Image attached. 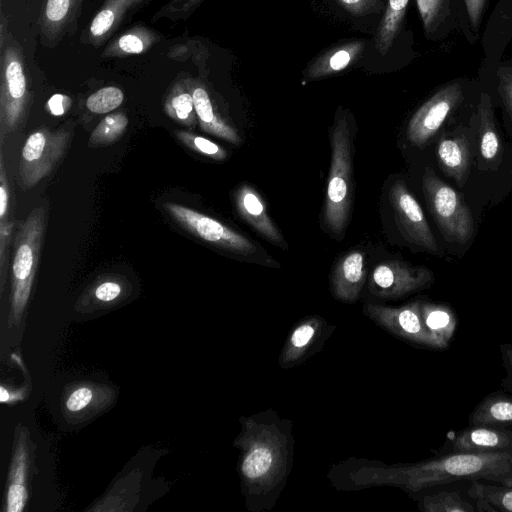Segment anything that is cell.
Segmentation results:
<instances>
[{
  "label": "cell",
  "mask_w": 512,
  "mask_h": 512,
  "mask_svg": "<svg viewBox=\"0 0 512 512\" xmlns=\"http://www.w3.org/2000/svg\"><path fill=\"white\" fill-rule=\"evenodd\" d=\"M358 484H387L417 492L462 480L512 484V449L495 452H451L416 463L365 467Z\"/></svg>",
  "instance_id": "obj_1"
},
{
  "label": "cell",
  "mask_w": 512,
  "mask_h": 512,
  "mask_svg": "<svg viewBox=\"0 0 512 512\" xmlns=\"http://www.w3.org/2000/svg\"><path fill=\"white\" fill-rule=\"evenodd\" d=\"M237 439L240 475L249 497H265L286 479L289 439L279 424L246 418Z\"/></svg>",
  "instance_id": "obj_2"
},
{
  "label": "cell",
  "mask_w": 512,
  "mask_h": 512,
  "mask_svg": "<svg viewBox=\"0 0 512 512\" xmlns=\"http://www.w3.org/2000/svg\"><path fill=\"white\" fill-rule=\"evenodd\" d=\"M331 161L323 206V224L342 237L350 219L353 199V130L345 115L336 117L330 130Z\"/></svg>",
  "instance_id": "obj_3"
},
{
  "label": "cell",
  "mask_w": 512,
  "mask_h": 512,
  "mask_svg": "<svg viewBox=\"0 0 512 512\" xmlns=\"http://www.w3.org/2000/svg\"><path fill=\"white\" fill-rule=\"evenodd\" d=\"M46 227L45 210L35 207L21 223L13 243L10 320L18 324L28 303Z\"/></svg>",
  "instance_id": "obj_4"
},
{
  "label": "cell",
  "mask_w": 512,
  "mask_h": 512,
  "mask_svg": "<svg viewBox=\"0 0 512 512\" xmlns=\"http://www.w3.org/2000/svg\"><path fill=\"white\" fill-rule=\"evenodd\" d=\"M0 148L26 122L32 101L22 47L10 36L0 49Z\"/></svg>",
  "instance_id": "obj_5"
},
{
  "label": "cell",
  "mask_w": 512,
  "mask_h": 512,
  "mask_svg": "<svg viewBox=\"0 0 512 512\" xmlns=\"http://www.w3.org/2000/svg\"><path fill=\"white\" fill-rule=\"evenodd\" d=\"M422 184L428 207L444 238L467 243L474 233V221L466 203L430 167L424 170Z\"/></svg>",
  "instance_id": "obj_6"
},
{
  "label": "cell",
  "mask_w": 512,
  "mask_h": 512,
  "mask_svg": "<svg viewBox=\"0 0 512 512\" xmlns=\"http://www.w3.org/2000/svg\"><path fill=\"white\" fill-rule=\"evenodd\" d=\"M71 135V128L62 126L57 129L41 127L27 137L18 168L22 190L33 188L55 169L67 152Z\"/></svg>",
  "instance_id": "obj_7"
},
{
  "label": "cell",
  "mask_w": 512,
  "mask_h": 512,
  "mask_svg": "<svg viewBox=\"0 0 512 512\" xmlns=\"http://www.w3.org/2000/svg\"><path fill=\"white\" fill-rule=\"evenodd\" d=\"M163 208L180 227L199 239L244 256L257 252L251 240L214 218L173 202H165Z\"/></svg>",
  "instance_id": "obj_8"
},
{
  "label": "cell",
  "mask_w": 512,
  "mask_h": 512,
  "mask_svg": "<svg viewBox=\"0 0 512 512\" xmlns=\"http://www.w3.org/2000/svg\"><path fill=\"white\" fill-rule=\"evenodd\" d=\"M433 272L425 266H412L392 260L375 266L368 281L369 291L380 298L397 299L430 286Z\"/></svg>",
  "instance_id": "obj_9"
},
{
  "label": "cell",
  "mask_w": 512,
  "mask_h": 512,
  "mask_svg": "<svg viewBox=\"0 0 512 512\" xmlns=\"http://www.w3.org/2000/svg\"><path fill=\"white\" fill-rule=\"evenodd\" d=\"M363 312L377 325L396 337L422 347L435 349L434 342L423 322L421 301H413L400 307L366 303Z\"/></svg>",
  "instance_id": "obj_10"
},
{
  "label": "cell",
  "mask_w": 512,
  "mask_h": 512,
  "mask_svg": "<svg viewBox=\"0 0 512 512\" xmlns=\"http://www.w3.org/2000/svg\"><path fill=\"white\" fill-rule=\"evenodd\" d=\"M462 99L461 86L450 83L439 89L412 115L407 126V138L417 147L424 146L440 129Z\"/></svg>",
  "instance_id": "obj_11"
},
{
  "label": "cell",
  "mask_w": 512,
  "mask_h": 512,
  "mask_svg": "<svg viewBox=\"0 0 512 512\" xmlns=\"http://www.w3.org/2000/svg\"><path fill=\"white\" fill-rule=\"evenodd\" d=\"M389 200L398 229L406 241L430 253H436L437 242L422 208L403 181L392 184Z\"/></svg>",
  "instance_id": "obj_12"
},
{
  "label": "cell",
  "mask_w": 512,
  "mask_h": 512,
  "mask_svg": "<svg viewBox=\"0 0 512 512\" xmlns=\"http://www.w3.org/2000/svg\"><path fill=\"white\" fill-rule=\"evenodd\" d=\"M84 0H45L39 15L41 41L48 47L57 45L77 25Z\"/></svg>",
  "instance_id": "obj_13"
},
{
  "label": "cell",
  "mask_w": 512,
  "mask_h": 512,
  "mask_svg": "<svg viewBox=\"0 0 512 512\" xmlns=\"http://www.w3.org/2000/svg\"><path fill=\"white\" fill-rule=\"evenodd\" d=\"M234 200L242 219L274 245L287 248L281 232L269 216L265 201L254 187L242 184L235 192Z\"/></svg>",
  "instance_id": "obj_14"
},
{
  "label": "cell",
  "mask_w": 512,
  "mask_h": 512,
  "mask_svg": "<svg viewBox=\"0 0 512 512\" xmlns=\"http://www.w3.org/2000/svg\"><path fill=\"white\" fill-rule=\"evenodd\" d=\"M366 280L365 255L353 250L335 264L330 278L333 296L344 303L358 300Z\"/></svg>",
  "instance_id": "obj_15"
},
{
  "label": "cell",
  "mask_w": 512,
  "mask_h": 512,
  "mask_svg": "<svg viewBox=\"0 0 512 512\" xmlns=\"http://www.w3.org/2000/svg\"><path fill=\"white\" fill-rule=\"evenodd\" d=\"M451 452H495L512 449V430L469 425L449 439Z\"/></svg>",
  "instance_id": "obj_16"
},
{
  "label": "cell",
  "mask_w": 512,
  "mask_h": 512,
  "mask_svg": "<svg viewBox=\"0 0 512 512\" xmlns=\"http://www.w3.org/2000/svg\"><path fill=\"white\" fill-rule=\"evenodd\" d=\"M190 89L200 128L225 141L240 144L242 141L240 135L217 112L205 85L199 80L190 78Z\"/></svg>",
  "instance_id": "obj_17"
},
{
  "label": "cell",
  "mask_w": 512,
  "mask_h": 512,
  "mask_svg": "<svg viewBox=\"0 0 512 512\" xmlns=\"http://www.w3.org/2000/svg\"><path fill=\"white\" fill-rule=\"evenodd\" d=\"M325 321L319 316L301 320L292 330L279 357L282 368L299 364L316 345L325 328Z\"/></svg>",
  "instance_id": "obj_18"
},
{
  "label": "cell",
  "mask_w": 512,
  "mask_h": 512,
  "mask_svg": "<svg viewBox=\"0 0 512 512\" xmlns=\"http://www.w3.org/2000/svg\"><path fill=\"white\" fill-rule=\"evenodd\" d=\"M437 159L445 175L452 177L462 186L468 177L471 165V151L467 137L459 133L443 136L437 143Z\"/></svg>",
  "instance_id": "obj_19"
},
{
  "label": "cell",
  "mask_w": 512,
  "mask_h": 512,
  "mask_svg": "<svg viewBox=\"0 0 512 512\" xmlns=\"http://www.w3.org/2000/svg\"><path fill=\"white\" fill-rule=\"evenodd\" d=\"M421 314L435 349L447 348L457 328L454 311L446 304L421 301Z\"/></svg>",
  "instance_id": "obj_20"
},
{
  "label": "cell",
  "mask_w": 512,
  "mask_h": 512,
  "mask_svg": "<svg viewBox=\"0 0 512 512\" xmlns=\"http://www.w3.org/2000/svg\"><path fill=\"white\" fill-rule=\"evenodd\" d=\"M364 49L362 41H353L334 47L318 57L308 68L306 76L318 80L338 73L355 62Z\"/></svg>",
  "instance_id": "obj_21"
},
{
  "label": "cell",
  "mask_w": 512,
  "mask_h": 512,
  "mask_svg": "<svg viewBox=\"0 0 512 512\" xmlns=\"http://www.w3.org/2000/svg\"><path fill=\"white\" fill-rule=\"evenodd\" d=\"M25 440V433H22L14 449L6 496V511L8 512H21L28 497L25 484L28 451Z\"/></svg>",
  "instance_id": "obj_22"
},
{
  "label": "cell",
  "mask_w": 512,
  "mask_h": 512,
  "mask_svg": "<svg viewBox=\"0 0 512 512\" xmlns=\"http://www.w3.org/2000/svg\"><path fill=\"white\" fill-rule=\"evenodd\" d=\"M469 425H488L512 430V397L493 392L470 413Z\"/></svg>",
  "instance_id": "obj_23"
},
{
  "label": "cell",
  "mask_w": 512,
  "mask_h": 512,
  "mask_svg": "<svg viewBox=\"0 0 512 512\" xmlns=\"http://www.w3.org/2000/svg\"><path fill=\"white\" fill-rule=\"evenodd\" d=\"M160 39L152 29L137 25L113 39L102 52L104 58H124L149 50Z\"/></svg>",
  "instance_id": "obj_24"
},
{
  "label": "cell",
  "mask_w": 512,
  "mask_h": 512,
  "mask_svg": "<svg viewBox=\"0 0 512 512\" xmlns=\"http://www.w3.org/2000/svg\"><path fill=\"white\" fill-rule=\"evenodd\" d=\"M164 110L176 123L195 128L198 119L190 89V78L180 79L172 84L164 100Z\"/></svg>",
  "instance_id": "obj_25"
},
{
  "label": "cell",
  "mask_w": 512,
  "mask_h": 512,
  "mask_svg": "<svg viewBox=\"0 0 512 512\" xmlns=\"http://www.w3.org/2000/svg\"><path fill=\"white\" fill-rule=\"evenodd\" d=\"M479 112V151L487 163H493L500 155L501 141L496 129L489 95L483 93L478 106Z\"/></svg>",
  "instance_id": "obj_26"
},
{
  "label": "cell",
  "mask_w": 512,
  "mask_h": 512,
  "mask_svg": "<svg viewBox=\"0 0 512 512\" xmlns=\"http://www.w3.org/2000/svg\"><path fill=\"white\" fill-rule=\"evenodd\" d=\"M471 482L467 494L476 500L478 510L512 512V484L493 485L482 483L479 480Z\"/></svg>",
  "instance_id": "obj_27"
},
{
  "label": "cell",
  "mask_w": 512,
  "mask_h": 512,
  "mask_svg": "<svg viewBox=\"0 0 512 512\" xmlns=\"http://www.w3.org/2000/svg\"><path fill=\"white\" fill-rule=\"evenodd\" d=\"M409 0H388V5L376 34V48L385 55L399 34Z\"/></svg>",
  "instance_id": "obj_28"
},
{
  "label": "cell",
  "mask_w": 512,
  "mask_h": 512,
  "mask_svg": "<svg viewBox=\"0 0 512 512\" xmlns=\"http://www.w3.org/2000/svg\"><path fill=\"white\" fill-rule=\"evenodd\" d=\"M124 18L111 5L103 3L93 17L87 32V42L95 47L103 44Z\"/></svg>",
  "instance_id": "obj_29"
},
{
  "label": "cell",
  "mask_w": 512,
  "mask_h": 512,
  "mask_svg": "<svg viewBox=\"0 0 512 512\" xmlns=\"http://www.w3.org/2000/svg\"><path fill=\"white\" fill-rule=\"evenodd\" d=\"M424 512H474L473 505L456 491H439L426 495L419 501Z\"/></svg>",
  "instance_id": "obj_30"
},
{
  "label": "cell",
  "mask_w": 512,
  "mask_h": 512,
  "mask_svg": "<svg viewBox=\"0 0 512 512\" xmlns=\"http://www.w3.org/2000/svg\"><path fill=\"white\" fill-rule=\"evenodd\" d=\"M128 118L122 112L105 116L94 128L89 137L90 146H107L116 142L128 126Z\"/></svg>",
  "instance_id": "obj_31"
},
{
  "label": "cell",
  "mask_w": 512,
  "mask_h": 512,
  "mask_svg": "<svg viewBox=\"0 0 512 512\" xmlns=\"http://www.w3.org/2000/svg\"><path fill=\"white\" fill-rule=\"evenodd\" d=\"M123 100L124 93L119 87L105 86L86 99V108L95 114H105L118 108Z\"/></svg>",
  "instance_id": "obj_32"
},
{
  "label": "cell",
  "mask_w": 512,
  "mask_h": 512,
  "mask_svg": "<svg viewBox=\"0 0 512 512\" xmlns=\"http://www.w3.org/2000/svg\"><path fill=\"white\" fill-rule=\"evenodd\" d=\"M175 136L186 147L206 157L217 161H222L227 158L225 149L205 137L186 130L175 131Z\"/></svg>",
  "instance_id": "obj_33"
},
{
  "label": "cell",
  "mask_w": 512,
  "mask_h": 512,
  "mask_svg": "<svg viewBox=\"0 0 512 512\" xmlns=\"http://www.w3.org/2000/svg\"><path fill=\"white\" fill-rule=\"evenodd\" d=\"M426 34L434 32L447 9L446 0H416Z\"/></svg>",
  "instance_id": "obj_34"
},
{
  "label": "cell",
  "mask_w": 512,
  "mask_h": 512,
  "mask_svg": "<svg viewBox=\"0 0 512 512\" xmlns=\"http://www.w3.org/2000/svg\"><path fill=\"white\" fill-rule=\"evenodd\" d=\"M204 0H169L155 14L153 20L169 19L178 21L187 19Z\"/></svg>",
  "instance_id": "obj_35"
},
{
  "label": "cell",
  "mask_w": 512,
  "mask_h": 512,
  "mask_svg": "<svg viewBox=\"0 0 512 512\" xmlns=\"http://www.w3.org/2000/svg\"><path fill=\"white\" fill-rule=\"evenodd\" d=\"M13 221L7 220L0 222V287L1 293L4 290V285L8 273V248L13 231Z\"/></svg>",
  "instance_id": "obj_36"
},
{
  "label": "cell",
  "mask_w": 512,
  "mask_h": 512,
  "mask_svg": "<svg viewBox=\"0 0 512 512\" xmlns=\"http://www.w3.org/2000/svg\"><path fill=\"white\" fill-rule=\"evenodd\" d=\"M10 188L4 166L3 150H0V222L9 220Z\"/></svg>",
  "instance_id": "obj_37"
},
{
  "label": "cell",
  "mask_w": 512,
  "mask_h": 512,
  "mask_svg": "<svg viewBox=\"0 0 512 512\" xmlns=\"http://www.w3.org/2000/svg\"><path fill=\"white\" fill-rule=\"evenodd\" d=\"M122 291L120 282L114 279H105L94 287L93 294L98 301L112 302L121 295Z\"/></svg>",
  "instance_id": "obj_38"
},
{
  "label": "cell",
  "mask_w": 512,
  "mask_h": 512,
  "mask_svg": "<svg viewBox=\"0 0 512 512\" xmlns=\"http://www.w3.org/2000/svg\"><path fill=\"white\" fill-rule=\"evenodd\" d=\"M498 78L501 97L512 117V67H499Z\"/></svg>",
  "instance_id": "obj_39"
},
{
  "label": "cell",
  "mask_w": 512,
  "mask_h": 512,
  "mask_svg": "<svg viewBox=\"0 0 512 512\" xmlns=\"http://www.w3.org/2000/svg\"><path fill=\"white\" fill-rule=\"evenodd\" d=\"M93 399V391L86 387L74 390L66 401V407L70 412H79L85 409Z\"/></svg>",
  "instance_id": "obj_40"
},
{
  "label": "cell",
  "mask_w": 512,
  "mask_h": 512,
  "mask_svg": "<svg viewBox=\"0 0 512 512\" xmlns=\"http://www.w3.org/2000/svg\"><path fill=\"white\" fill-rule=\"evenodd\" d=\"M72 106V99L65 94L56 93L46 102V110L53 116H63Z\"/></svg>",
  "instance_id": "obj_41"
},
{
  "label": "cell",
  "mask_w": 512,
  "mask_h": 512,
  "mask_svg": "<svg viewBox=\"0 0 512 512\" xmlns=\"http://www.w3.org/2000/svg\"><path fill=\"white\" fill-rule=\"evenodd\" d=\"M338 4L353 15H363L375 8L378 0H336Z\"/></svg>",
  "instance_id": "obj_42"
},
{
  "label": "cell",
  "mask_w": 512,
  "mask_h": 512,
  "mask_svg": "<svg viewBox=\"0 0 512 512\" xmlns=\"http://www.w3.org/2000/svg\"><path fill=\"white\" fill-rule=\"evenodd\" d=\"M487 0H464L471 25L477 28L481 23Z\"/></svg>",
  "instance_id": "obj_43"
},
{
  "label": "cell",
  "mask_w": 512,
  "mask_h": 512,
  "mask_svg": "<svg viewBox=\"0 0 512 512\" xmlns=\"http://www.w3.org/2000/svg\"><path fill=\"white\" fill-rule=\"evenodd\" d=\"M144 2V0H105L104 3L114 7L124 18L127 12Z\"/></svg>",
  "instance_id": "obj_44"
},
{
  "label": "cell",
  "mask_w": 512,
  "mask_h": 512,
  "mask_svg": "<svg viewBox=\"0 0 512 512\" xmlns=\"http://www.w3.org/2000/svg\"><path fill=\"white\" fill-rule=\"evenodd\" d=\"M10 36L11 35H10V32H9V20L6 17V15L4 14V12L1 11V16H0V49H2L4 47V45L6 44L8 38Z\"/></svg>",
  "instance_id": "obj_45"
},
{
  "label": "cell",
  "mask_w": 512,
  "mask_h": 512,
  "mask_svg": "<svg viewBox=\"0 0 512 512\" xmlns=\"http://www.w3.org/2000/svg\"><path fill=\"white\" fill-rule=\"evenodd\" d=\"M500 350L507 372H512V344H501Z\"/></svg>",
  "instance_id": "obj_46"
},
{
  "label": "cell",
  "mask_w": 512,
  "mask_h": 512,
  "mask_svg": "<svg viewBox=\"0 0 512 512\" xmlns=\"http://www.w3.org/2000/svg\"><path fill=\"white\" fill-rule=\"evenodd\" d=\"M502 387L509 392H512V372H508L507 376L501 382Z\"/></svg>",
  "instance_id": "obj_47"
}]
</instances>
